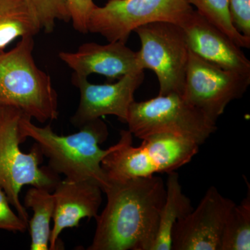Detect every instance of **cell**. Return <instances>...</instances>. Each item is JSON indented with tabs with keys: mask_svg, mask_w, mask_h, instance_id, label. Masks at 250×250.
<instances>
[{
	"mask_svg": "<svg viewBox=\"0 0 250 250\" xmlns=\"http://www.w3.org/2000/svg\"><path fill=\"white\" fill-rule=\"evenodd\" d=\"M34 37L0 54V106H14L41 123L58 119V95L48 74L36 65Z\"/></svg>",
	"mask_w": 250,
	"mask_h": 250,
	"instance_id": "3",
	"label": "cell"
},
{
	"mask_svg": "<svg viewBox=\"0 0 250 250\" xmlns=\"http://www.w3.org/2000/svg\"><path fill=\"white\" fill-rule=\"evenodd\" d=\"M70 13V21L75 30L82 34L88 32L90 15L97 7L93 0H65Z\"/></svg>",
	"mask_w": 250,
	"mask_h": 250,
	"instance_id": "21",
	"label": "cell"
},
{
	"mask_svg": "<svg viewBox=\"0 0 250 250\" xmlns=\"http://www.w3.org/2000/svg\"><path fill=\"white\" fill-rule=\"evenodd\" d=\"M246 179L248 191L239 205L230 211L222 237L221 250H250V187Z\"/></svg>",
	"mask_w": 250,
	"mask_h": 250,
	"instance_id": "18",
	"label": "cell"
},
{
	"mask_svg": "<svg viewBox=\"0 0 250 250\" xmlns=\"http://www.w3.org/2000/svg\"><path fill=\"white\" fill-rule=\"evenodd\" d=\"M27 228L28 224L11 208L9 199L0 187V229L24 233Z\"/></svg>",
	"mask_w": 250,
	"mask_h": 250,
	"instance_id": "22",
	"label": "cell"
},
{
	"mask_svg": "<svg viewBox=\"0 0 250 250\" xmlns=\"http://www.w3.org/2000/svg\"><path fill=\"white\" fill-rule=\"evenodd\" d=\"M141 47L136 52L138 65L152 70L159 83V95L183 93L189 48L179 24L155 22L136 29Z\"/></svg>",
	"mask_w": 250,
	"mask_h": 250,
	"instance_id": "8",
	"label": "cell"
},
{
	"mask_svg": "<svg viewBox=\"0 0 250 250\" xmlns=\"http://www.w3.org/2000/svg\"><path fill=\"white\" fill-rule=\"evenodd\" d=\"M36 15L41 29L50 34L55 27L56 21H70V13L65 0H27Z\"/></svg>",
	"mask_w": 250,
	"mask_h": 250,
	"instance_id": "20",
	"label": "cell"
},
{
	"mask_svg": "<svg viewBox=\"0 0 250 250\" xmlns=\"http://www.w3.org/2000/svg\"><path fill=\"white\" fill-rule=\"evenodd\" d=\"M196 11L211 24L227 34L241 48H250V39L233 27L229 11V0H188Z\"/></svg>",
	"mask_w": 250,
	"mask_h": 250,
	"instance_id": "19",
	"label": "cell"
},
{
	"mask_svg": "<svg viewBox=\"0 0 250 250\" xmlns=\"http://www.w3.org/2000/svg\"><path fill=\"white\" fill-rule=\"evenodd\" d=\"M23 115L14 106H0V187L17 214L28 224L29 215L20 200L22 187L30 185L53 192L61 179L47 166L40 167L44 156L37 143L29 153L21 151L20 146L27 140L20 127Z\"/></svg>",
	"mask_w": 250,
	"mask_h": 250,
	"instance_id": "4",
	"label": "cell"
},
{
	"mask_svg": "<svg viewBox=\"0 0 250 250\" xmlns=\"http://www.w3.org/2000/svg\"><path fill=\"white\" fill-rule=\"evenodd\" d=\"M250 84V75L225 70L189 49L182 96L216 123L228 105L241 98Z\"/></svg>",
	"mask_w": 250,
	"mask_h": 250,
	"instance_id": "9",
	"label": "cell"
},
{
	"mask_svg": "<svg viewBox=\"0 0 250 250\" xmlns=\"http://www.w3.org/2000/svg\"><path fill=\"white\" fill-rule=\"evenodd\" d=\"M193 10L188 0H109L93 10L88 32L100 34L108 42L126 43L141 26L155 22L180 25Z\"/></svg>",
	"mask_w": 250,
	"mask_h": 250,
	"instance_id": "7",
	"label": "cell"
},
{
	"mask_svg": "<svg viewBox=\"0 0 250 250\" xmlns=\"http://www.w3.org/2000/svg\"><path fill=\"white\" fill-rule=\"evenodd\" d=\"M133 136L143 139L156 134H170L203 144L217 130L216 123L192 106L181 94L158 95L130 106L127 121Z\"/></svg>",
	"mask_w": 250,
	"mask_h": 250,
	"instance_id": "6",
	"label": "cell"
},
{
	"mask_svg": "<svg viewBox=\"0 0 250 250\" xmlns=\"http://www.w3.org/2000/svg\"><path fill=\"white\" fill-rule=\"evenodd\" d=\"M188 48L217 66L243 75H250V62L241 47L196 10L180 24Z\"/></svg>",
	"mask_w": 250,
	"mask_h": 250,
	"instance_id": "12",
	"label": "cell"
},
{
	"mask_svg": "<svg viewBox=\"0 0 250 250\" xmlns=\"http://www.w3.org/2000/svg\"><path fill=\"white\" fill-rule=\"evenodd\" d=\"M59 57L73 73L85 77L97 74L108 80H120L130 72L142 70L138 65L136 52L120 41L106 45L87 42L75 52H61Z\"/></svg>",
	"mask_w": 250,
	"mask_h": 250,
	"instance_id": "14",
	"label": "cell"
},
{
	"mask_svg": "<svg viewBox=\"0 0 250 250\" xmlns=\"http://www.w3.org/2000/svg\"><path fill=\"white\" fill-rule=\"evenodd\" d=\"M88 250H150L165 202L166 187L154 175L111 182Z\"/></svg>",
	"mask_w": 250,
	"mask_h": 250,
	"instance_id": "1",
	"label": "cell"
},
{
	"mask_svg": "<svg viewBox=\"0 0 250 250\" xmlns=\"http://www.w3.org/2000/svg\"><path fill=\"white\" fill-rule=\"evenodd\" d=\"M235 205L216 188L210 187L197 208L174 225L172 250H221L225 223Z\"/></svg>",
	"mask_w": 250,
	"mask_h": 250,
	"instance_id": "10",
	"label": "cell"
},
{
	"mask_svg": "<svg viewBox=\"0 0 250 250\" xmlns=\"http://www.w3.org/2000/svg\"><path fill=\"white\" fill-rule=\"evenodd\" d=\"M23 115L20 127L26 138L37 143L48 159L47 167L56 174L70 180H89L99 184L103 192L111 184L102 167V161L118 147V143L107 149L100 145L108 137L107 125L101 119L93 120L81 126L75 134L58 135L50 125L39 126Z\"/></svg>",
	"mask_w": 250,
	"mask_h": 250,
	"instance_id": "2",
	"label": "cell"
},
{
	"mask_svg": "<svg viewBox=\"0 0 250 250\" xmlns=\"http://www.w3.org/2000/svg\"><path fill=\"white\" fill-rule=\"evenodd\" d=\"M132 146L133 135L122 130L118 147L104 158L102 167L110 182L168 173L187 165L199 152L196 143L170 134H156Z\"/></svg>",
	"mask_w": 250,
	"mask_h": 250,
	"instance_id": "5",
	"label": "cell"
},
{
	"mask_svg": "<svg viewBox=\"0 0 250 250\" xmlns=\"http://www.w3.org/2000/svg\"><path fill=\"white\" fill-rule=\"evenodd\" d=\"M24 206L34 212L28 221L31 236V250H48L51 236L50 222L53 218V193L47 189L32 187L26 193Z\"/></svg>",
	"mask_w": 250,
	"mask_h": 250,
	"instance_id": "17",
	"label": "cell"
},
{
	"mask_svg": "<svg viewBox=\"0 0 250 250\" xmlns=\"http://www.w3.org/2000/svg\"><path fill=\"white\" fill-rule=\"evenodd\" d=\"M41 30L27 0H0V54L18 38L34 37Z\"/></svg>",
	"mask_w": 250,
	"mask_h": 250,
	"instance_id": "16",
	"label": "cell"
},
{
	"mask_svg": "<svg viewBox=\"0 0 250 250\" xmlns=\"http://www.w3.org/2000/svg\"><path fill=\"white\" fill-rule=\"evenodd\" d=\"M229 11L233 27L250 39V0H229Z\"/></svg>",
	"mask_w": 250,
	"mask_h": 250,
	"instance_id": "23",
	"label": "cell"
},
{
	"mask_svg": "<svg viewBox=\"0 0 250 250\" xmlns=\"http://www.w3.org/2000/svg\"><path fill=\"white\" fill-rule=\"evenodd\" d=\"M144 70L130 72L113 83L94 84L88 77L73 73L72 82L80 90V101L71 118L74 126L80 128L85 123L105 116H115L126 123L134 93L142 84Z\"/></svg>",
	"mask_w": 250,
	"mask_h": 250,
	"instance_id": "11",
	"label": "cell"
},
{
	"mask_svg": "<svg viewBox=\"0 0 250 250\" xmlns=\"http://www.w3.org/2000/svg\"><path fill=\"white\" fill-rule=\"evenodd\" d=\"M165 202L159 216V228L150 250H172V233L175 224L193 209L191 202L184 193L175 171L168 172Z\"/></svg>",
	"mask_w": 250,
	"mask_h": 250,
	"instance_id": "15",
	"label": "cell"
},
{
	"mask_svg": "<svg viewBox=\"0 0 250 250\" xmlns=\"http://www.w3.org/2000/svg\"><path fill=\"white\" fill-rule=\"evenodd\" d=\"M103 190L89 180H60L54 188V225L49 250H59V235L66 228H78L83 218H96L103 202Z\"/></svg>",
	"mask_w": 250,
	"mask_h": 250,
	"instance_id": "13",
	"label": "cell"
}]
</instances>
